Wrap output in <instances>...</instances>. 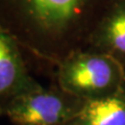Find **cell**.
Masks as SVG:
<instances>
[{
	"instance_id": "obj_1",
	"label": "cell",
	"mask_w": 125,
	"mask_h": 125,
	"mask_svg": "<svg viewBox=\"0 0 125 125\" xmlns=\"http://www.w3.org/2000/svg\"><path fill=\"white\" fill-rule=\"evenodd\" d=\"M109 0H0V25L21 48L56 65L87 47Z\"/></svg>"
},
{
	"instance_id": "obj_4",
	"label": "cell",
	"mask_w": 125,
	"mask_h": 125,
	"mask_svg": "<svg viewBox=\"0 0 125 125\" xmlns=\"http://www.w3.org/2000/svg\"><path fill=\"white\" fill-rule=\"evenodd\" d=\"M37 84L26 67L21 46L0 25V115L14 98Z\"/></svg>"
},
{
	"instance_id": "obj_3",
	"label": "cell",
	"mask_w": 125,
	"mask_h": 125,
	"mask_svg": "<svg viewBox=\"0 0 125 125\" xmlns=\"http://www.w3.org/2000/svg\"><path fill=\"white\" fill-rule=\"evenodd\" d=\"M83 103L57 84L44 88L39 83L14 98L1 115L14 125H67Z\"/></svg>"
},
{
	"instance_id": "obj_5",
	"label": "cell",
	"mask_w": 125,
	"mask_h": 125,
	"mask_svg": "<svg viewBox=\"0 0 125 125\" xmlns=\"http://www.w3.org/2000/svg\"><path fill=\"white\" fill-rule=\"evenodd\" d=\"M85 48L104 53L125 66V0H109Z\"/></svg>"
},
{
	"instance_id": "obj_6",
	"label": "cell",
	"mask_w": 125,
	"mask_h": 125,
	"mask_svg": "<svg viewBox=\"0 0 125 125\" xmlns=\"http://www.w3.org/2000/svg\"><path fill=\"white\" fill-rule=\"evenodd\" d=\"M67 125H125V83L108 97L84 101Z\"/></svg>"
},
{
	"instance_id": "obj_2",
	"label": "cell",
	"mask_w": 125,
	"mask_h": 125,
	"mask_svg": "<svg viewBox=\"0 0 125 125\" xmlns=\"http://www.w3.org/2000/svg\"><path fill=\"white\" fill-rule=\"evenodd\" d=\"M56 84L83 101L98 100L119 91L125 83V66L104 53L76 50L56 65Z\"/></svg>"
}]
</instances>
